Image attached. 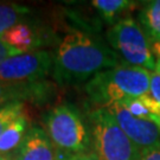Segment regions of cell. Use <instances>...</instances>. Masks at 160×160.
I'll return each mask as SVG.
<instances>
[{"label": "cell", "mask_w": 160, "mask_h": 160, "mask_svg": "<svg viewBox=\"0 0 160 160\" xmlns=\"http://www.w3.org/2000/svg\"><path fill=\"white\" fill-rule=\"evenodd\" d=\"M121 64L108 43L95 34L74 30L64 36L53 53L52 76L59 86H77Z\"/></svg>", "instance_id": "cell-1"}, {"label": "cell", "mask_w": 160, "mask_h": 160, "mask_svg": "<svg viewBox=\"0 0 160 160\" xmlns=\"http://www.w3.org/2000/svg\"><path fill=\"white\" fill-rule=\"evenodd\" d=\"M151 74L146 69L121 64L107 69L86 83V92L97 108L138 98L149 92Z\"/></svg>", "instance_id": "cell-2"}, {"label": "cell", "mask_w": 160, "mask_h": 160, "mask_svg": "<svg viewBox=\"0 0 160 160\" xmlns=\"http://www.w3.org/2000/svg\"><path fill=\"white\" fill-rule=\"evenodd\" d=\"M107 109L142 154L160 148V106L148 94Z\"/></svg>", "instance_id": "cell-3"}, {"label": "cell", "mask_w": 160, "mask_h": 160, "mask_svg": "<svg viewBox=\"0 0 160 160\" xmlns=\"http://www.w3.org/2000/svg\"><path fill=\"white\" fill-rule=\"evenodd\" d=\"M45 132L59 154L90 152L92 137L80 112L70 104H59L45 116Z\"/></svg>", "instance_id": "cell-4"}, {"label": "cell", "mask_w": 160, "mask_h": 160, "mask_svg": "<svg viewBox=\"0 0 160 160\" xmlns=\"http://www.w3.org/2000/svg\"><path fill=\"white\" fill-rule=\"evenodd\" d=\"M92 152L98 160H140L142 153L121 129L107 108L89 114Z\"/></svg>", "instance_id": "cell-5"}, {"label": "cell", "mask_w": 160, "mask_h": 160, "mask_svg": "<svg viewBox=\"0 0 160 160\" xmlns=\"http://www.w3.org/2000/svg\"><path fill=\"white\" fill-rule=\"evenodd\" d=\"M106 37L122 64L155 71L157 57L152 43L134 18L127 17L110 26Z\"/></svg>", "instance_id": "cell-6"}, {"label": "cell", "mask_w": 160, "mask_h": 160, "mask_svg": "<svg viewBox=\"0 0 160 160\" xmlns=\"http://www.w3.org/2000/svg\"><path fill=\"white\" fill-rule=\"evenodd\" d=\"M53 55L46 50L20 53L0 64V83L30 84L46 81L52 74Z\"/></svg>", "instance_id": "cell-7"}, {"label": "cell", "mask_w": 160, "mask_h": 160, "mask_svg": "<svg viewBox=\"0 0 160 160\" xmlns=\"http://www.w3.org/2000/svg\"><path fill=\"white\" fill-rule=\"evenodd\" d=\"M14 160H59V152L53 146L46 132L39 127H31L18 147Z\"/></svg>", "instance_id": "cell-8"}, {"label": "cell", "mask_w": 160, "mask_h": 160, "mask_svg": "<svg viewBox=\"0 0 160 160\" xmlns=\"http://www.w3.org/2000/svg\"><path fill=\"white\" fill-rule=\"evenodd\" d=\"M52 92V86L48 81L30 84L0 83V106L10 102H45Z\"/></svg>", "instance_id": "cell-9"}, {"label": "cell", "mask_w": 160, "mask_h": 160, "mask_svg": "<svg viewBox=\"0 0 160 160\" xmlns=\"http://www.w3.org/2000/svg\"><path fill=\"white\" fill-rule=\"evenodd\" d=\"M6 44L12 46L20 53L34 51L45 43V33L34 28L32 24L18 23L1 36Z\"/></svg>", "instance_id": "cell-10"}, {"label": "cell", "mask_w": 160, "mask_h": 160, "mask_svg": "<svg viewBox=\"0 0 160 160\" xmlns=\"http://www.w3.org/2000/svg\"><path fill=\"white\" fill-rule=\"evenodd\" d=\"M137 1L131 0H92V6L97 11L103 23L110 26L125 19L126 13L131 12L135 6Z\"/></svg>", "instance_id": "cell-11"}, {"label": "cell", "mask_w": 160, "mask_h": 160, "mask_svg": "<svg viewBox=\"0 0 160 160\" xmlns=\"http://www.w3.org/2000/svg\"><path fill=\"white\" fill-rule=\"evenodd\" d=\"M138 23L152 44L160 43V0L143 4L138 14Z\"/></svg>", "instance_id": "cell-12"}, {"label": "cell", "mask_w": 160, "mask_h": 160, "mask_svg": "<svg viewBox=\"0 0 160 160\" xmlns=\"http://www.w3.org/2000/svg\"><path fill=\"white\" fill-rule=\"evenodd\" d=\"M29 118L24 114L12 122L0 135V154H6L18 148L29 132Z\"/></svg>", "instance_id": "cell-13"}, {"label": "cell", "mask_w": 160, "mask_h": 160, "mask_svg": "<svg viewBox=\"0 0 160 160\" xmlns=\"http://www.w3.org/2000/svg\"><path fill=\"white\" fill-rule=\"evenodd\" d=\"M29 12V8L16 4L0 5V37L8 29L19 23V20Z\"/></svg>", "instance_id": "cell-14"}, {"label": "cell", "mask_w": 160, "mask_h": 160, "mask_svg": "<svg viewBox=\"0 0 160 160\" xmlns=\"http://www.w3.org/2000/svg\"><path fill=\"white\" fill-rule=\"evenodd\" d=\"M25 114L24 102H10L0 107V135L12 122Z\"/></svg>", "instance_id": "cell-15"}, {"label": "cell", "mask_w": 160, "mask_h": 160, "mask_svg": "<svg viewBox=\"0 0 160 160\" xmlns=\"http://www.w3.org/2000/svg\"><path fill=\"white\" fill-rule=\"evenodd\" d=\"M148 95L160 106V75L157 74L155 71L151 74Z\"/></svg>", "instance_id": "cell-16"}, {"label": "cell", "mask_w": 160, "mask_h": 160, "mask_svg": "<svg viewBox=\"0 0 160 160\" xmlns=\"http://www.w3.org/2000/svg\"><path fill=\"white\" fill-rule=\"evenodd\" d=\"M17 55H20V52L16 50V49H13L8 44H6L0 37V64L2 63L4 61H6L7 58L17 56Z\"/></svg>", "instance_id": "cell-17"}, {"label": "cell", "mask_w": 160, "mask_h": 160, "mask_svg": "<svg viewBox=\"0 0 160 160\" xmlns=\"http://www.w3.org/2000/svg\"><path fill=\"white\" fill-rule=\"evenodd\" d=\"M59 160H98L96 154L90 151L86 153H80V154H72V155H62L59 154Z\"/></svg>", "instance_id": "cell-18"}, {"label": "cell", "mask_w": 160, "mask_h": 160, "mask_svg": "<svg viewBox=\"0 0 160 160\" xmlns=\"http://www.w3.org/2000/svg\"><path fill=\"white\" fill-rule=\"evenodd\" d=\"M140 160H160V148L143 153Z\"/></svg>", "instance_id": "cell-19"}, {"label": "cell", "mask_w": 160, "mask_h": 160, "mask_svg": "<svg viewBox=\"0 0 160 160\" xmlns=\"http://www.w3.org/2000/svg\"><path fill=\"white\" fill-rule=\"evenodd\" d=\"M155 72L160 75V59H157V65H155Z\"/></svg>", "instance_id": "cell-20"}, {"label": "cell", "mask_w": 160, "mask_h": 160, "mask_svg": "<svg viewBox=\"0 0 160 160\" xmlns=\"http://www.w3.org/2000/svg\"><path fill=\"white\" fill-rule=\"evenodd\" d=\"M0 160H13V159L8 158V157H6V155H4V154H0Z\"/></svg>", "instance_id": "cell-21"}, {"label": "cell", "mask_w": 160, "mask_h": 160, "mask_svg": "<svg viewBox=\"0 0 160 160\" xmlns=\"http://www.w3.org/2000/svg\"><path fill=\"white\" fill-rule=\"evenodd\" d=\"M13 160H14V159H13Z\"/></svg>", "instance_id": "cell-22"}]
</instances>
